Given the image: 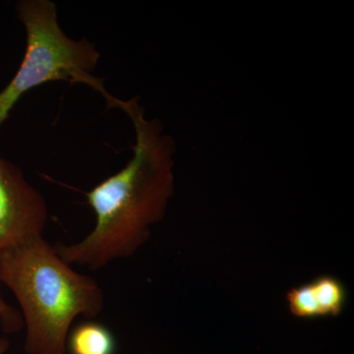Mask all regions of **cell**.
Here are the masks:
<instances>
[{
	"label": "cell",
	"mask_w": 354,
	"mask_h": 354,
	"mask_svg": "<svg viewBox=\"0 0 354 354\" xmlns=\"http://www.w3.org/2000/svg\"><path fill=\"white\" fill-rule=\"evenodd\" d=\"M135 131L133 156L120 171L86 193L95 214L92 232L82 241L55 244L69 265L97 271L129 258L143 245L150 228L162 220L174 193L176 145L157 120H148L138 100H118Z\"/></svg>",
	"instance_id": "obj_1"
},
{
	"label": "cell",
	"mask_w": 354,
	"mask_h": 354,
	"mask_svg": "<svg viewBox=\"0 0 354 354\" xmlns=\"http://www.w3.org/2000/svg\"><path fill=\"white\" fill-rule=\"evenodd\" d=\"M0 283L20 305L27 354H65L77 317L95 318L104 308L99 283L72 269L43 234L0 253Z\"/></svg>",
	"instance_id": "obj_2"
},
{
	"label": "cell",
	"mask_w": 354,
	"mask_h": 354,
	"mask_svg": "<svg viewBox=\"0 0 354 354\" xmlns=\"http://www.w3.org/2000/svg\"><path fill=\"white\" fill-rule=\"evenodd\" d=\"M15 9L24 27L26 50L15 75L0 91V127L26 93L57 81L88 86L115 109L118 99L106 91L104 79L94 74L101 53L87 38L73 39L65 34L55 2L20 0Z\"/></svg>",
	"instance_id": "obj_3"
},
{
	"label": "cell",
	"mask_w": 354,
	"mask_h": 354,
	"mask_svg": "<svg viewBox=\"0 0 354 354\" xmlns=\"http://www.w3.org/2000/svg\"><path fill=\"white\" fill-rule=\"evenodd\" d=\"M48 209L41 192L22 171L0 155V253L43 234Z\"/></svg>",
	"instance_id": "obj_4"
},
{
	"label": "cell",
	"mask_w": 354,
	"mask_h": 354,
	"mask_svg": "<svg viewBox=\"0 0 354 354\" xmlns=\"http://www.w3.org/2000/svg\"><path fill=\"white\" fill-rule=\"evenodd\" d=\"M66 348L70 354H115L116 341L106 326L85 321L71 330Z\"/></svg>",
	"instance_id": "obj_5"
},
{
	"label": "cell",
	"mask_w": 354,
	"mask_h": 354,
	"mask_svg": "<svg viewBox=\"0 0 354 354\" xmlns=\"http://www.w3.org/2000/svg\"><path fill=\"white\" fill-rule=\"evenodd\" d=\"M322 317H335L344 311L348 304V293L341 279L330 274H323L310 281Z\"/></svg>",
	"instance_id": "obj_6"
},
{
	"label": "cell",
	"mask_w": 354,
	"mask_h": 354,
	"mask_svg": "<svg viewBox=\"0 0 354 354\" xmlns=\"http://www.w3.org/2000/svg\"><path fill=\"white\" fill-rule=\"evenodd\" d=\"M290 313L297 318L315 319L322 317L311 283L297 286L286 295Z\"/></svg>",
	"instance_id": "obj_7"
},
{
	"label": "cell",
	"mask_w": 354,
	"mask_h": 354,
	"mask_svg": "<svg viewBox=\"0 0 354 354\" xmlns=\"http://www.w3.org/2000/svg\"><path fill=\"white\" fill-rule=\"evenodd\" d=\"M0 326L6 334L19 332L24 327L23 317L19 310L15 308L2 297L0 293Z\"/></svg>",
	"instance_id": "obj_8"
},
{
	"label": "cell",
	"mask_w": 354,
	"mask_h": 354,
	"mask_svg": "<svg viewBox=\"0 0 354 354\" xmlns=\"http://www.w3.org/2000/svg\"><path fill=\"white\" fill-rule=\"evenodd\" d=\"M10 346V342L4 337H0V354H6Z\"/></svg>",
	"instance_id": "obj_9"
}]
</instances>
